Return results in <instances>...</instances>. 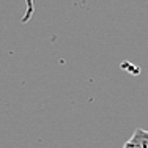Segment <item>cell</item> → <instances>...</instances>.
<instances>
[{"label": "cell", "instance_id": "1", "mask_svg": "<svg viewBox=\"0 0 148 148\" xmlns=\"http://www.w3.org/2000/svg\"><path fill=\"white\" fill-rule=\"evenodd\" d=\"M123 148H148V131L137 128L129 137V140L123 145Z\"/></svg>", "mask_w": 148, "mask_h": 148}]
</instances>
